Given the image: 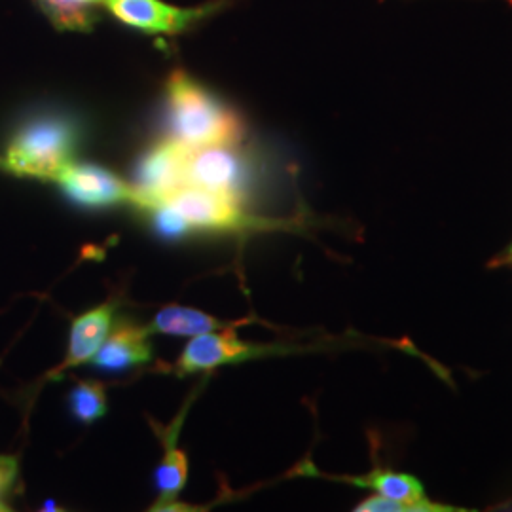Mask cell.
Wrapping results in <instances>:
<instances>
[{"mask_svg": "<svg viewBox=\"0 0 512 512\" xmlns=\"http://www.w3.org/2000/svg\"><path fill=\"white\" fill-rule=\"evenodd\" d=\"M192 148L169 139L150 148L135 171L133 190L137 205L154 209L186 186V169Z\"/></svg>", "mask_w": 512, "mask_h": 512, "instance_id": "cell-3", "label": "cell"}, {"mask_svg": "<svg viewBox=\"0 0 512 512\" xmlns=\"http://www.w3.org/2000/svg\"><path fill=\"white\" fill-rule=\"evenodd\" d=\"M165 103L171 139L184 147L236 145L243 135L238 114L181 69L167 78Z\"/></svg>", "mask_w": 512, "mask_h": 512, "instance_id": "cell-1", "label": "cell"}, {"mask_svg": "<svg viewBox=\"0 0 512 512\" xmlns=\"http://www.w3.org/2000/svg\"><path fill=\"white\" fill-rule=\"evenodd\" d=\"M357 512H465V509H458L452 505H442L429 501L425 505H410V503H401V501H393L387 499L384 495H370L363 499L357 507Z\"/></svg>", "mask_w": 512, "mask_h": 512, "instance_id": "cell-16", "label": "cell"}, {"mask_svg": "<svg viewBox=\"0 0 512 512\" xmlns=\"http://www.w3.org/2000/svg\"><path fill=\"white\" fill-rule=\"evenodd\" d=\"M148 329L150 332H160L167 336H198L203 332L226 329V323L211 317L205 311L175 304L158 311Z\"/></svg>", "mask_w": 512, "mask_h": 512, "instance_id": "cell-13", "label": "cell"}, {"mask_svg": "<svg viewBox=\"0 0 512 512\" xmlns=\"http://www.w3.org/2000/svg\"><path fill=\"white\" fill-rule=\"evenodd\" d=\"M177 433H179V423L175 429L169 431V439H165L164 458L154 473L156 490L160 494V501L156 503L158 507H154V511L158 509L162 511L165 505L173 503L183 492L184 484L188 480V459L183 450L177 448Z\"/></svg>", "mask_w": 512, "mask_h": 512, "instance_id": "cell-12", "label": "cell"}, {"mask_svg": "<svg viewBox=\"0 0 512 512\" xmlns=\"http://www.w3.org/2000/svg\"><path fill=\"white\" fill-rule=\"evenodd\" d=\"M74 2H84V4H93V6H99V4H105V0H74Z\"/></svg>", "mask_w": 512, "mask_h": 512, "instance_id": "cell-18", "label": "cell"}, {"mask_svg": "<svg viewBox=\"0 0 512 512\" xmlns=\"http://www.w3.org/2000/svg\"><path fill=\"white\" fill-rule=\"evenodd\" d=\"M69 404L74 418L90 425L107 414L105 385L99 382H78L69 395Z\"/></svg>", "mask_w": 512, "mask_h": 512, "instance_id": "cell-15", "label": "cell"}, {"mask_svg": "<svg viewBox=\"0 0 512 512\" xmlns=\"http://www.w3.org/2000/svg\"><path fill=\"white\" fill-rule=\"evenodd\" d=\"M37 4L59 31H92L99 19L93 4L74 0H37Z\"/></svg>", "mask_w": 512, "mask_h": 512, "instance_id": "cell-14", "label": "cell"}, {"mask_svg": "<svg viewBox=\"0 0 512 512\" xmlns=\"http://www.w3.org/2000/svg\"><path fill=\"white\" fill-rule=\"evenodd\" d=\"M332 480L348 482L351 486L372 490L374 494L384 495L387 499L410 503V505H425L427 499L425 488L416 476L391 471V469H372L366 475L357 476H329Z\"/></svg>", "mask_w": 512, "mask_h": 512, "instance_id": "cell-11", "label": "cell"}, {"mask_svg": "<svg viewBox=\"0 0 512 512\" xmlns=\"http://www.w3.org/2000/svg\"><path fill=\"white\" fill-rule=\"evenodd\" d=\"M150 329L137 325H120L110 332L105 344L95 353L92 363L103 370L122 372L128 368L145 365L152 359Z\"/></svg>", "mask_w": 512, "mask_h": 512, "instance_id": "cell-10", "label": "cell"}, {"mask_svg": "<svg viewBox=\"0 0 512 512\" xmlns=\"http://www.w3.org/2000/svg\"><path fill=\"white\" fill-rule=\"evenodd\" d=\"M505 258H507V262L512 264V243L507 247V253H505Z\"/></svg>", "mask_w": 512, "mask_h": 512, "instance_id": "cell-19", "label": "cell"}, {"mask_svg": "<svg viewBox=\"0 0 512 512\" xmlns=\"http://www.w3.org/2000/svg\"><path fill=\"white\" fill-rule=\"evenodd\" d=\"M78 128L65 116H38L23 124L8 143L0 167L12 175L57 181L74 162Z\"/></svg>", "mask_w": 512, "mask_h": 512, "instance_id": "cell-2", "label": "cell"}, {"mask_svg": "<svg viewBox=\"0 0 512 512\" xmlns=\"http://www.w3.org/2000/svg\"><path fill=\"white\" fill-rule=\"evenodd\" d=\"M19 461L14 456H0V511H10V507L4 501V495L8 494L18 480Z\"/></svg>", "mask_w": 512, "mask_h": 512, "instance_id": "cell-17", "label": "cell"}, {"mask_svg": "<svg viewBox=\"0 0 512 512\" xmlns=\"http://www.w3.org/2000/svg\"><path fill=\"white\" fill-rule=\"evenodd\" d=\"M160 205L177 217L184 234L190 230H230L245 219L238 198L192 184H186Z\"/></svg>", "mask_w": 512, "mask_h": 512, "instance_id": "cell-5", "label": "cell"}, {"mask_svg": "<svg viewBox=\"0 0 512 512\" xmlns=\"http://www.w3.org/2000/svg\"><path fill=\"white\" fill-rule=\"evenodd\" d=\"M272 348L247 344L234 330L220 329L213 332H203L192 336V340L184 346L183 353L177 361L179 374H194L207 372L217 366L241 363L247 359H255L268 355Z\"/></svg>", "mask_w": 512, "mask_h": 512, "instance_id": "cell-8", "label": "cell"}, {"mask_svg": "<svg viewBox=\"0 0 512 512\" xmlns=\"http://www.w3.org/2000/svg\"><path fill=\"white\" fill-rule=\"evenodd\" d=\"M110 14L131 29L147 35H179L198 21L215 14L224 0L209 2L198 8H181L164 0H105Z\"/></svg>", "mask_w": 512, "mask_h": 512, "instance_id": "cell-4", "label": "cell"}, {"mask_svg": "<svg viewBox=\"0 0 512 512\" xmlns=\"http://www.w3.org/2000/svg\"><path fill=\"white\" fill-rule=\"evenodd\" d=\"M507 2H512V0H507Z\"/></svg>", "mask_w": 512, "mask_h": 512, "instance_id": "cell-20", "label": "cell"}, {"mask_svg": "<svg viewBox=\"0 0 512 512\" xmlns=\"http://www.w3.org/2000/svg\"><path fill=\"white\" fill-rule=\"evenodd\" d=\"M55 183L61 186L69 200L84 207L137 203L133 186L99 165L73 162L63 169Z\"/></svg>", "mask_w": 512, "mask_h": 512, "instance_id": "cell-7", "label": "cell"}, {"mask_svg": "<svg viewBox=\"0 0 512 512\" xmlns=\"http://www.w3.org/2000/svg\"><path fill=\"white\" fill-rule=\"evenodd\" d=\"M249 177V165L236 152V145H217L190 150L186 184L211 192L241 198Z\"/></svg>", "mask_w": 512, "mask_h": 512, "instance_id": "cell-6", "label": "cell"}, {"mask_svg": "<svg viewBox=\"0 0 512 512\" xmlns=\"http://www.w3.org/2000/svg\"><path fill=\"white\" fill-rule=\"evenodd\" d=\"M114 304L107 302L97 308H92L78 317H74L71 323V334H69V348L67 357L61 365L52 370V378L61 376L65 370L74 366L88 363L95 357V353L105 344L107 336L112 329L114 321Z\"/></svg>", "mask_w": 512, "mask_h": 512, "instance_id": "cell-9", "label": "cell"}]
</instances>
